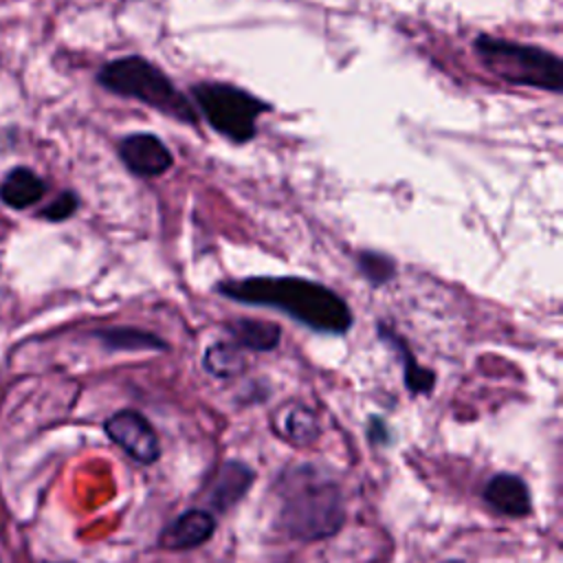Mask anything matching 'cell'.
<instances>
[{
  "label": "cell",
  "instance_id": "2e32d148",
  "mask_svg": "<svg viewBox=\"0 0 563 563\" xmlns=\"http://www.w3.org/2000/svg\"><path fill=\"white\" fill-rule=\"evenodd\" d=\"M97 336L112 350H167V343L147 330L119 325L97 332Z\"/></svg>",
  "mask_w": 563,
  "mask_h": 563
},
{
  "label": "cell",
  "instance_id": "e0dca14e",
  "mask_svg": "<svg viewBox=\"0 0 563 563\" xmlns=\"http://www.w3.org/2000/svg\"><path fill=\"white\" fill-rule=\"evenodd\" d=\"M356 264H358V271L363 273V277L374 286H383L389 279H394V275H396V262L387 253L361 251L356 257Z\"/></svg>",
  "mask_w": 563,
  "mask_h": 563
},
{
  "label": "cell",
  "instance_id": "277c9868",
  "mask_svg": "<svg viewBox=\"0 0 563 563\" xmlns=\"http://www.w3.org/2000/svg\"><path fill=\"white\" fill-rule=\"evenodd\" d=\"M473 48L482 64L515 86H530L550 92L563 90V62L559 55L495 35H477Z\"/></svg>",
  "mask_w": 563,
  "mask_h": 563
},
{
  "label": "cell",
  "instance_id": "9a60e30c",
  "mask_svg": "<svg viewBox=\"0 0 563 563\" xmlns=\"http://www.w3.org/2000/svg\"><path fill=\"white\" fill-rule=\"evenodd\" d=\"M202 365L216 378H233L246 369V356L238 343L216 341L205 350Z\"/></svg>",
  "mask_w": 563,
  "mask_h": 563
},
{
  "label": "cell",
  "instance_id": "ac0fdd59",
  "mask_svg": "<svg viewBox=\"0 0 563 563\" xmlns=\"http://www.w3.org/2000/svg\"><path fill=\"white\" fill-rule=\"evenodd\" d=\"M79 207V198L75 191H64L62 196H57L44 211L42 218L51 220V222H62L66 218H70Z\"/></svg>",
  "mask_w": 563,
  "mask_h": 563
},
{
  "label": "cell",
  "instance_id": "7a4b0ae2",
  "mask_svg": "<svg viewBox=\"0 0 563 563\" xmlns=\"http://www.w3.org/2000/svg\"><path fill=\"white\" fill-rule=\"evenodd\" d=\"M277 526L295 541H319L336 534L345 521L339 484L312 464L284 473L279 488Z\"/></svg>",
  "mask_w": 563,
  "mask_h": 563
},
{
  "label": "cell",
  "instance_id": "30bf717a",
  "mask_svg": "<svg viewBox=\"0 0 563 563\" xmlns=\"http://www.w3.org/2000/svg\"><path fill=\"white\" fill-rule=\"evenodd\" d=\"M482 497L488 504V508L506 517H526L532 508L526 482L512 473H495L484 484Z\"/></svg>",
  "mask_w": 563,
  "mask_h": 563
},
{
  "label": "cell",
  "instance_id": "5b68a950",
  "mask_svg": "<svg viewBox=\"0 0 563 563\" xmlns=\"http://www.w3.org/2000/svg\"><path fill=\"white\" fill-rule=\"evenodd\" d=\"M194 103L207 123L222 136L246 143L255 136L257 119L268 106L251 92L220 81H202L191 88Z\"/></svg>",
  "mask_w": 563,
  "mask_h": 563
},
{
  "label": "cell",
  "instance_id": "9c48e42d",
  "mask_svg": "<svg viewBox=\"0 0 563 563\" xmlns=\"http://www.w3.org/2000/svg\"><path fill=\"white\" fill-rule=\"evenodd\" d=\"M253 479H255V473L249 464L240 460H229L216 471L205 499L213 510L224 512L246 495Z\"/></svg>",
  "mask_w": 563,
  "mask_h": 563
},
{
  "label": "cell",
  "instance_id": "7c38bea8",
  "mask_svg": "<svg viewBox=\"0 0 563 563\" xmlns=\"http://www.w3.org/2000/svg\"><path fill=\"white\" fill-rule=\"evenodd\" d=\"M378 334L385 343H389V347L396 350L400 363H402V380L407 385V389L411 394H431L433 385H435V374L420 365L413 356V352L409 350L407 341L402 336H398L391 328H387L385 323H378Z\"/></svg>",
  "mask_w": 563,
  "mask_h": 563
},
{
  "label": "cell",
  "instance_id": "5bb4252c",
  "mask_svg": "<svg viewBox=\"0 0 563 563\" xmlns=\"http://www.w3.org/2000/svg\"><path fill=\"white\" fill-rule=\"evenodd\" d=\"M44 180L29 167L11 169L0 183V200L13 209L31 207L44 196Z\"/></svg>",
  "mask_w": 563,
  "mask_h": 563
},
{
  "label": "cell",
  "instance_id": "6da1fadb",
  "mask_svg": "<svg viewBox=\"0 0 563 563\" xmlns=\"http://www.w3.org/2000/svg\"><path fill=\"white\" fill-rule=\"evenodd\" d=\"M222 297L240 303L268 306L317 332L343 334L352 325L350 306L332 288L303 277H246L220 282Z\"/></svg>",
  "mask_w": 563,
  "mask_h": 563
},
{
  "label": "cell",
  "instance_id": "4fadbf2b",
  "mask_svg": "<svg viewBox=\"0 0 563 563\" xmlns=\"http://www.w3.org/2000/svg\"><path fill=\"white\" fill-rule=\"evenodd\" d=\"M227 332L231 334L233 343H238L242 350L253 352H268L279 345L282 328L273 321L262 319H233L227 325Z\"/></svg>",
  "mask_w": 563,
  "mask_h": 563
},
{
  "label": "cell",
  "instance_id": "3957f363",
  "mask_svg": "<svg viewBox=\"0 0 563 563\" xmlns=\"http://www.w3.org/2000/svg\"><path fill=\"white\" fill-rule=\"evenodd\" d=\"M99 86L106 90L139 99L145 106L178 119L183 123H198L194 103L174 86V81L150 59L141 55H128L103 64L97 73Z\"/></svg>",
  "mask_w": 563,
  "mask_h": 563
},
{
  "label": "cell",
  "instance_id": "ffe728a7",
  "mask_svg": "<svg viewBox=\"0 0 563 563\" xmlns=\"http://www.w3.org/2000/svg\"><path fill=\"white\" fill-rule=\"evenodd\" d=\"M442 563H464V561H460V559H446V561H442Z\"/></svg>",
  "mask_w": 563,
  "mask_h": 563
},
{
  "label": "cell",
  "instance_id": "8fae6325",
  "mask_svg": "<svg viewBox=\"0 0 563 563\" xmlns=\"http://www.w3.org/2000/svg\"><path fill=\"white\" fill-rule=\"evenodd\" d=\"M275 431L282 440H286L292 446H308L321 433L319 418H317L314 409H310L308 405H301V402L288 405L277 413Z\"/></svg>",
  "mask_w": 563,
  "mask_h": 563
},
{
  "label": "cell",
  "instance_id": "52a82bcc",
  "mask_svg": "<svg viewBox=\"0 0 563 563\" xmlns=\"http://www.w3.org/2000/svg\"><path fill=\"white\" fill-rule=\"evenodd\" d=\"M119 158L128 172L141 178H156L174 165V156L167 145L150 132H134L121 139Z\"/></svg>",
  "mask_w": 563,
  "mask_h": 563
},
{
  "label": "cell",
  "instance_id": "ba28073f",
  "mask_svg": "<svg viewBox=\"0 0 563 563\" xmlns=\"http://www.w3.org/2000/svg\"><path fill=\"white\" fill-rule=\"evenodd\" d=\"M216 532V517L205 508H189L178 515L158 537L163 550H191L207 543Z\"/></svg>",
  "mask_w": 563,
  "mask_h": 563
},
{
  "label": "cell",
  "instance_id": "d6986e66",
  "mask_svg": "<svg viewBox=\"0 0 563 563\" xmlns=\"http://www.w3.org/2000/svg\"><path fill=\"white\" fill-rule=\"evenodd\" d=\"M367 438H369V442L387 444V442H389L387 424H385L380 418H372V420H369V427H367Z\"/></svg>",
  "mask_w": 563,
  "mask_h": 563
},
{
  "label": "cell",
  "instance_id": "8992f818",
  "mask_svg": "<svg viewBox=\"0 0 563 563\" xmlns=\"http://www.w3.org/2000/svg\"><path fill=\"white\" fill-rule=\"evenodd\" d=\"M103 429H106V435L119 449H123L134 462L154 464L161 457L158 433L154 431L152 422L134 409H121L112 413L106 420Z\"/></svg>",
  "mask_w": 563,
  "mask_h": 563
}]
</instances>
